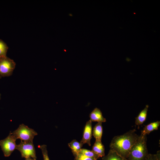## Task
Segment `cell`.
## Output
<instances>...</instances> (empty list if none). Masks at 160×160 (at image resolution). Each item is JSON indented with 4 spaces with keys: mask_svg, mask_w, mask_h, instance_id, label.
I'll use <instances>...</instances> for the list:
<instances>
[{
    "mask_svg": "<svg viewBox=\"0 0 160 160\" xmlns=\"http://www.w3.org/2000/svg\"><path fill=\"white\" fill-rule=\"evenodd\" d=\"M102 160H128L118 154L115 151L110 149L108 154L102 157Z\"/></svg>",
    "mask_w": 160,
    "mask_h": 160,
    "instance_id": "7c38bea8",
    "label": "cell"
},
{
    "mask_svg": "<svg viewBox=\"0 0 160 160\" xmlns=\"http://www.w3.org/2000/svg\"><path fill=\"white\" fill-rule=\"evenodd\" d=\"M146 135L141 134L131 147L127 158L128 160H145L148 154L147 147Z\"/></svg>",
    "mask_w": 160,
    "mask_h": 160,
    "instance_id": "7a4b0ae2",
    "label": "cell"
},
{
    "mask_svg": "<svg viewBox=\"0 0 160 160\" xmlns=\"http://www.w3.org/2000/svg\"><path fill=\"white\" fill-rule=\"evenodd\" d=\"M15 65L14 61L7 56L0 58V76L4 77L12 75Z\"/></svg>",
    "mask_w": 160,
    "mask_h": 160,
    "instance_id": "8992f818",
    "label": "cell"
},
{
    "mask_svg": "<svg viewBox=\"0 0 160 160\" xmlns=\"http://www.w3.org/2000/svg\"><path fill=\"white\" fill-rule=\"evenodd\" d=\"M83 145L82 143L79 142L75 139L73 140L68 144L74 157L80 152Z\"/></svg>",
    "mask_w": 160,
    "mask_h": 160,
    "instance_id": "4fadbf2b",
    "label": "cell"
},
{
    "mask_svg": "<svg viewBox=\"0 0 160 160\" xmlns=\"http://www.w3.org/2000/svg\"><path fill=\"white\" fill-rule=\"evenodd\" d=\"M16 140L10 132L7 137L0 140V146L4 156L9 157L16 149Z\"/></svg>",
    "mask_w": 160,
    "mask_h": 160,
    "instance_id": "277c9868",
    "label": "cell"
},
{
    "mask_svg": "<svg viewBox=\"0 0 160 160\" xmlns=\"http://www.w3.org/2000/svg\"><path fill=\"white\" fill-rule=\"evenodd\" d=\"M25 160H35L31 158H25Z\"/></svg>",
    "mask_w": 160,
    "mask_h": 160,
    "instance_id": "ffe728a7",
    "label": "cell"
},
{
    "mask_svg": "<svg viewBox=\"0 0 160 160\" xmlns=\"http://www.w3.org/2000/svg\"><path fill=\"white\" fill-rule=\"evenodd\" d=\"M74 160H97V159L94 158L88 157L81 152H79L75 156Z\"/></svg>",
    "mask_w": 160,
    "mask_h": 160,
    "instance_id": "ac0fdd59",
    "label": "cell"
},
{
    "mask_svg": "<svg viewBox=\"0 0 160 160\" xmlns=\"http://www.w3.org/2000/svg\"><path fill=\"white\" fill-rule=\"evenodd\" d=\"M136 131L134 129L122 135L114 136L110 143V149L115 151L121 156L127 159L131 147L139 137L136 134Z\"/></svg>",
    "mask_w": 160,
    "mask_h": 160,
    "instance_id": "6da1fadb",
    "label": "cell"
},
{
    "mask_svg": "<svg viewBox=\"0 0 160 160\" xmlns=\"http://www.w3.org/2000/svg\"><path fill=\"white\" fill-rule=\"evenodd\" d=\"M1 94L0 93V100H1Z\"/></svg>",
    "mask_w": 160,
    "mask_h": 160,
    "instance_id": "44dd1931",
    "label": "cell"
},
{
    "mask_svg": "<svg viewBox=\"0 0 160 160\" xmlns=\"http://www.w3.org/2000/svg\"><path fill=\"white\" fill-rule=\"evenodd\" d=\"M92 121L89 120L86 122L82 138L80 143L83 144L87 143L89 146H90V141L92 138Z\"/></svg>",
    "mask_w": 160,
    "mask_h": 160,
    "instance_id": "52a82bcc",
    "label": "cell"
},
{
    "mask_svg": "<svg viewBox=\"0 0 160 160\" xmlns=\"http://www.w3.org/2000/svg\"><path fill=\"white\" fill-rule=\"evenodd\" d=\"M160 151L156 154H148L145 160H160Z\"/></svg>",
    "mask_w": 160,
    "mask_h": 160,
    "instance_id": "d6986e66",
    "label": "cell"
},
{
    "mask_svg": "<svg viewBox=\"0 0 160 160\" xmlns=\"http://www.w3.org/2000/svg\"><path fill=\"white\" fill-rule=\"evenodd\" d=\"M8 47L6 44L0 39V58L7 56Z\"/></svg>",
    "mask_w": 160,
    "mask_h": 160,
    "instance_id": "9a60e30c",
    "label": "cell"
},
{
    "mask_svg": "<svg viewBox=\"0 0 160 160\" xmlns=\"http://www.w3.org/2000/svg\"><path fill=\"white\" fill-rule=\"evenodd\" d=\"M1 76H0V79L1 78Z\"/></svg>",
    "mask_w": 160,
    "mask_h": 160,
    "instance_id": "7402d4cb",
    "label": "cell"
},
{
    "mask_svg": "<svg viewBox=\"0 0 160 160\" xmlns=\"http://www.w3.org/2000/svg\"><path fill=\"white\" fill-rule=\"evenodd\" d=\"M149 105H146L145 108L139 113L137 117L135 118V124L138 126L142 124L145 120L147 114Z\"/></svg>",
    "mask_w": 160,
    "mask_h": 160,
    "instance_id": "8fae6325",
    "label": "cell"
},
{
    "mask_svg": "<svg viewBox=\"0 0 160 160\" xmlns=\"http://www.w3.org/2000/svg\"><path fill=\"white\" fill-rule=\"evenodd\" d=\"M79 152L89 157L94 158L96 159L99 158V157L97 155L92 151L86 149L81 148Z\"/></svg>",
    "mask_w": 160,
    "mask_h": 160,
    "instance_id": "2e32d148",
    "label": "cell"
},
{
    "mask_svg": "<svg viewBox=\"0 0 160 160\" xmlns=\"http://www.w3.org/2000/svg\"><path fill=\"white\" fill-rule=\"evenodd\" d=\"M12 134L17 139H19L25 142L33 141L34 137L38 135L33 129L24 124H20L18 128L12 132Z\"/></svg>",
    "mask_w": 160,
    "mask_h": 160,
    "instance_id": "3957f363",
    "label": "cell"
},
{
    "mask_svg": "<svg viewBox=\"0 0 160 160\" xmlns=\"http://www.w3.org/2000/svg\"><path fill=\"white\" fill-rule=\"evenodd\" d=\"M16 149L20 152L22 158H31L36 160V151L33 141L25 142L21 141L20 143L17 145Z\"/></svg>",
    "mask_w": 160,
    "mask_h": 160,
    "instance_id": "5b68a950",
    "label": "cell"
},
{
    "mask_svg": "<svg viewBox=\"0 0 160 160\" xmlns=\"http://www.w3.org/2000/svg\"><path fill=\"white\" fill-rule=\"evenodd\" d=\"M90 120L92 121H97L98 122H104L106 121V119L102 115L100 110L96 108L91 112L89 115Z\"/></svg>",
    "mask_w": 160,
    "mask_h": 160,
    "instance_id": "ba28073f",
    "label": "cell"
},
{
    "mask_svg": "<svg viewBox=\"0 0 160 160\" xmlns=\"http://www.w3.org/2000/svg\"><path fill=\"white\" fill-rule=\"evenodd\" d=\"M103 134L102 123L98 122L94 127L92 132V135L96 140L101 141Z\"/></svg>",
    "mask_w": 160,
    "mask_h": 160,
    "instance_id": "5bb4252c",
    "label": "cell"
},
{
    "mask_svg": "<svg viewBox=\"0 0 160 160\" xmlns=\"http://www.w3.org/2000/svg\"><path fill=\"white\" fill-rule=\"evenodd\" d=\"M92 151L100 157L105 156V147L101 141L96 140L94 143Z\"/></svg>",
    "mask_w": 160,
    "mask_h": 160,
    "instance_id": "9c48e42d",
    "label": "cell"
},
{
    "mask_svg": "<svg viewBox=\"0 0 160 160\" xmlns=\"http://www.w3.org/2000/svg\"><path fill=\"white\" fill-rule=\"evenodd\" d=\"M160 124V121H157L144 126L143 129L141 131V134L144 135H148L154 130L158 129Z\"/></svg>",
    "mask_w": 160,
    "mask_h": 160,
    "instance_id": "30bf717a",
    "label": "cell"
},
{
    "mask_svg": "<svg viewBox=\"0 0 160 160\" xmlns=\"http://www.w3.org/2000/svg\"><path fill=\"white\" fill-rule=\"evenodd\" d=\"M39 148L41 150L44 160H50L48 156L47 145H40Z\"/></svg>",
    "mask_w": 160,
    "mask_h": 160,
    "instance_id": "e0dca14e",
    "label": "cell"
}]
</instances>
